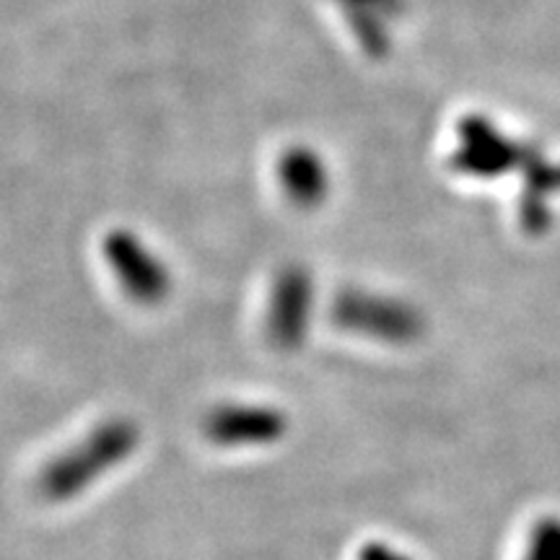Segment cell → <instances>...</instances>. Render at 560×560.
<instances>
[{
  "label": "cell",
  "mask_w": 560,
  "mask_h": 560,
  "mask_svg": "<svg viewBox=\"0 0 560 560\" xmlns=\"http://www.w3.org/2000/svg\"><path fill=\"white\" fill-rule=\"evenodd\" d=\"M140 431L132 420L112 418L96 425L86 439L62 452L42 472V493L50 501H68L94 486L104 472L117 467L136 452Z\"/></svg>",
  "instance_id": "6da1fadb"
},
{
  "label": "cell",
  "mask_w": 560,
  "mask_h": 560,
  "mask_svg": "<svg viewBox=\"0 0 560 560\" xmlns=\"http://www.w3.org/2000/svg\"><path fill=\"white\" fill-rule=\"evenodd\" d=\"M335 322L350 332L366 335L382 342H410L416 340L423 322L412 306L397 299L369 296V293H342L335 304Z\"/></svg>",
  "instance_id": "7a4b0ae2"
},
{
  "label": "cell",
  "mask_w": 560,
  "mask_h": 560,
  "mask_svg": "<svg viewBox=\"0 0 560 560\" xmlns=\"http://www.w3.org/2000/svg\"><path fill=\"white\" fill-rule=\"evenodd\" d=\"M206 436L219 446H268L289 431V420L268 405H219L208 412Z\"/></svg>",
  "instance_id": "3957f363"
},
{
  "label": "cell",
  "mask_w": 560,
  "mask_h": 560,
  "mask_svg": "<svg viewBox=\"0 0 560 560\" xmlns=\"http://www.w3.org/2000/svg\"><path fill=\"white\" fill-rule=\"evenodd\" d=\"M310 310H312L310 276L299 268L285 270L283 276L276 280V289H272L270 314H268L270 340L283 350L299 348L306 335V325H310Z\"/></svg>",
  "instance_id": "277c9868"
},
{
  "label": "cell",
  "mask_w": 560,
  "mask_h": 560,
  "mask_svg": "<svg viewBox=\"0 0 560 560\" xmlns=\"http://www.w3.org/2000/svg\"><path fill=\"white\" fill-rule=\"evenodd\" d=\"M109 262L115 268L117 278L125 285V291L132 299L153 304V301L164 299L170 291V278L161 265L145 252L132 236H115L107 247Z\"/></svg>",
  "instance_id": "5b68a950"
},
{
  "label": "cell",
  "mask_w": 560,
  "mask_h": 560,
  "mask_svg": "<svg viewBox=\"0 0 560 560\" xmlns=\"http://www.w3.org/2000/svg\"><path fill=\"white\" fill-rule=\"evenodd\" d=\"M283 172L289 187H293V192L304 195L306 200L317 198V192L322 190V170L312 156H306V153H293L289 164L283 166Z\"/></svg>",
  "instance_id": "8992f818"
},
{
  "label": "cell",
  "mask_w": 560,
  "mask_h": 560,
  "mask_svg": "<svg viewBox=\"0 0 560 560\" xmlns=\"http://www.w3.org/2000/svg\"><path fill=\"white\" fill-rule=\"evenodd\" d=\"M527 560H560V522L542 520L532 532Z\"/></svg>",
  "instance_id": "52a82bcc"
},
{
  "label": "cell",
  "mask_w": 560,
  "mask_h": 560,
  "mask_svg": "<svg viewBox=\"0 0 560 560\" xmlns=\"http://www.w3.org/2000/svg\"><path fill=\"white\" fill-rule=\"evenodd\" d=\"M359 560H410V558L402 556V552L392 550L389 545H384V542H369L366 548L361 550Z\"/></svg>",
  "instance_id": "ba28073f"
}]
</instances>
